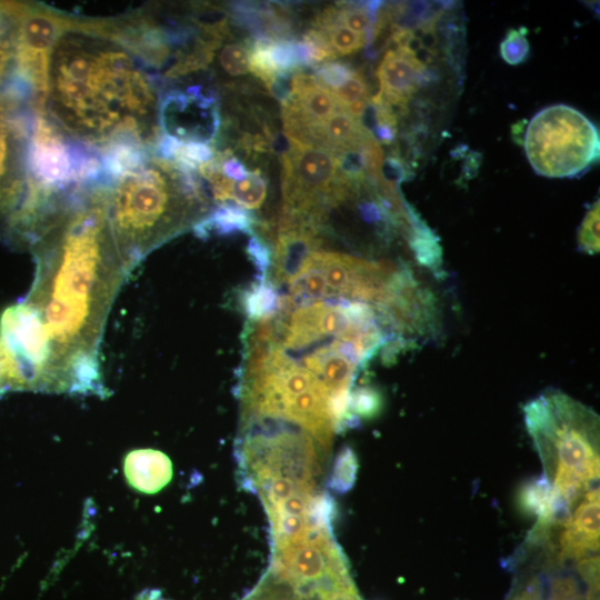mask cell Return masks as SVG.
Segmentation results:
<instances>
[{"label":"cell","mask_w":600,"mask_h":600,"mask_svg":"<svg viewBox=\"0 0 600 600\" xmlns=\"http://www.w3.org/2000/svg\"><path fill=\"white\" fill-rule=\"evenodd\" d=\"M28 250L34 278L13 309L46 360L51 393L106 397L100 343L131 270L110 227L102 177L53 191Z\"/></svg>","instance_id":"cell-1"},{"label":"cell","mask_w":600,"mask_h":600,"mask_svg":"<svg viewBox=\"0 0 600 600\" xmlns=\"http://www.w3.org/2000/svg\"><path fill=\"white\" fill-rule=\"evenodd\" d=\"M151 67L99 22L66 23L47 61L42 113L73 142L153 151L163 133L164 86Z\"/></svg>","instance_id":"cell-2"},{"label":"cell","mask_w":600,"mask_h":600,"mask_svg":"<svg viewBox=\"0 0 600 600\" xmlns=\"http://www.w3.org/2000/svg\"><path fill=\"white\" fill-rule=\"evenodd\" d=\"M102 180L110 227L131 271L152 250L210 213L196 166L181 158L139 152Z\"/></svg>","instance_id":"cell-3"},{"label":"cell","mask_w":600,"mask_h":600,"mask_svg":"<svg viewBox=\"0 0 600 600\" xmlns=\"http://www.w3.org/2000/svg\"><path fill=\"white\" fill-rule=\"evenodd\" d=\"M524 423L543 477L568 516L599 479V417L586 404L549 390L523 407Z\"/></svg>","instance_id":"cell-4"},{"label":"cell","mask_w":600,"mask_h":600,"mask_svg":"<svg viewBox=\"0 0 600 600\" xmlns=\"http://www.w3.org/2000/svg\"><path fill=\"white\" fill-rule=\"evenodd\" d=\"M30 93L14 80L0 93V240L24 250L49 189L36 179L32 148L37 120Z\"/></svg>","instance_id":"cell-5"},{"label":"cell","mask_w":600,"mask_h":600,"mask_svg":"<svg viewBox=\"0 0 600 600\" xmlns=\"http://www.w3.org/2000/svg\"><path fill=\"white\" fill-rule=\"evenodd\" d=\"M523 146L533 170L549 178H572L599 159V132L580 111L554 104L528 123Z\"/></svg>","instance_id":"cell-6"},{"label":"cell","mask_w":600,"mask_h":600,"mask_svg":"<svg viewBox=\"0 0 600 600\" xmlns=\"http://www.w3.org/2000/svg\"><path fill=\"white\" fill-rule=\"evenodd\" d=\"M159 119L162 133L181 144L209 143L220 129L217 99L212 93H202L201 86L162 93Z\"/></svg>","instance_id":"cell-7"},{"label":"cell","mask_w":600,"mask_h":600,"mask_svg":"<svg viewBox=\"0 0 600 600\" xmlns=\"http://www.w3.org/2000/svg\"><path fill=\"white\" fill-rule=\"evenodd\" d=\"M558 542L549 550L561 561H577L599 552L600 497L592 487L558 523Z\"/></svg>","instance_id":"cell-8"},{"label":"cell","mask_w":600,"mask_h":600,"mask_svg":"<svg viewBox=\"0 0 600 600\" xmlns=\"http://www.w3.org/2000/svg\"><path fill=\"white\" fill-rule=\"evenodd\" d=\"M376 74L382 100L390 107L404 110L410 97L427 81V66L406 49H390Z\"/></svg>","instance_id":"cell-9"},{"label":"cell","mask_w":600,"mask_h":600,"mask_svg":"<svg viewBox=\"0 0 600 600\" xmlns=\"http://www.w3.org/2000/svg\"><path fill=\"white\" fill-rule=\"evenodd\" d=\"M123 472L131 488L152 494L171 481L173 470L166 453L154 449H138L124 457Z\"/></svg>","instance_id":"cell-10"},{"label":"cell","mask_w":600,"mask_h":600,"mask_svg":"<svg viewBox=\"0 0 600 600\" xmlns=\"http://www.w3.org/2000/svg\"><path fill=\"white\" fill-rule=\"evenodd\" d=\"M519 504L524 512L537 517V524H552L560 520V514H566L557 492L543 476L521 488Z\"/></svg>","instance_id":"cell-11"},{"label":"cell","mask_w":600,"mask_h":600,"mask_svg":"<svg viewBox=\"0 0 600 600\" xmlns=\"http://www.w3.org/2000/svg\"><path fill=\"white\" fill-rule=\"evenodd\" d=\"M18 4L0 3V93L17 76Z\"/></svg>","instance_id":"cell-12"},{"label":"cell","mask_w":600,"mask_h":600,"mask_svg":"<svg viewBox=\"0 0 600 600\" xmlns=\"http://www.w3.org/2000/svg\"><path fill=\"white\" fill-rule=\"evenodd\" d=\"M253 223L254 217L247 209L228 202L211 211L206 219L193 228V231L199 237L209 236L211 230L222 236L234 232L250 233Z\"/></svg>","instance_id":"cell-13"},{"label":"cell","mask_w":600,"mask_h":600,"mask_svg":"<svg viewBox=\"0 0 600 600\" xmlns=\"http://www.w3.org/2000/svg\"><path fill=\"white\" fill-rule=\"evenodd\" d=\"M278 302V291L269 280L253 284L243 299L247 316L254 321L270 318L276 312Z\"/></svg>","instance_id":"cell-14"},{"label":"cell","mask_w":600,"mask_h":600,"mask_svg":"<svg viewBox=\"0 0 600 600\" xmlns=\"http://www.w3.org/2000/svg\"><path fill=\"white\" fill-rule=\"evenodd\" d=\"M9 391H31V387L20 362L0 337V393Z\"/></svg>","instance_id":"cell-15"},{"label":"cell","mask_w":600,"mask_h":600,"mask_svg":"<svg viewBox=\"0 0 600 600\" xmlns=\"http://www.w3.org/2000/svg\"><path fill=\"white\" fill-rule=\"evenodd\" d=\"M318 31L327 38L338 57L356 52L366 44L364 36L351 31L340 22Z\"/></svg>","instance_id":"cell-16"},{"label":"cell","mask_w":600,"mask_h":600,"mask_svg":"<svg viewBox=\"0 0 600 600\" xmlns=\"http://www.w3.org/2000/svg\"><path fill=\"white\" fill-rule=\"evenodd\" d=\"M357 468L358 462L354 452L348 447L344 448L337 457L329 487L341 493L348 491L354 483Z\"/></svg>","instance_id":"cell-17"},{"label":"cell","mask_w":600,"mask_h":600,"mask_svg":"<svg viewBox=\"0 0 600 600\" xmlns=\"http://www.w3.org/2000/svg\"><path fill=\"white\" fill-rule=\"evenodd\" d=\"M528 29L520 27L509 29L500 43L501 58L511 66H517L527 60L530 54V44L527 39Z\"/></svg>","instance_id":"cell-18"},{"label":"cell","mask_w":600,"mask_h":600,"mask_svg":"<svg viewBox=\"0 0 600 600\" xmlns=\"http://www.w3.org/2000/svg\"><path fill=\"white\" fill-rule=\"evenodd\" d=\"M600 208L599 201L594 202L586 213L579 231H578V246L579 248L589 253L594 254L599 252L600 248Z\"/></svg>","instance_id":"cell-19"},{"label":"cell","mask_w":600,"mask_h":600,"mask_svg":"<svg viewBox=\"0 0 600 600\" xmlns=\"http://www.w3.org/2000/svg\"><path fill=\"white\" fill-rule=\"evenodd\" d=\"M219 61L222 69L231 76L244 74L250 67V47L242 43H230L223 47Z\"/></svg>","instance_id":"cell-20"},{"label":"cell","mask_w":600,"mask_h":600,"mask_svg":"<svg viewBox=\"0 0 600 600\" xmlns=\"http://www.w3.org/2000/svg\"><path fill=\"white\" fill-rule=\"evenodd\" d=\"M356 70L341 62H327L318 66L313 70L312 77L318 86L329 91L342 86L349 80Z\"/></svg>","instance_id":"cell-21"},{"label":"cell","mask_w":600,"mask_h":600,"mask_svg":"<svg viewBox=\"0 0 600 600\" xmlns=\"http://www.w3.org/2000/svg\"><path fill=\"white\" fill-rule=\"evenodd\" d=\"M329 92L336 99L339 109L359 99L370 98L367 82L360 71H356L342 86L330 89Z\"/></svg>","instance_id":"cell-22"},{"label":"cell","mask_w":600,"mask_h":600,"mask_svg":"<svg viewBox=\"0 0 600 600\" xmlns=\"http://www.w3.org/2000/svg\"><path fill=\"white\" fill-rule=\"evenodd\" d=\"M349 406L354 417L370 418L380 410V394L371 388H360L351 392Z\"/></svg>","instance_id":"cell-23"},{"label":"cell","mask_w":600,"mask_h":600,"mask_svg":"<svg viewBox=\"0 0 600 600\" xmlns=\"http://www.w3.org/2000/svg\"><path fill=\"white\" fill-rule=\"evenodd\" d=\"M247 252L256 264L257 271L259 273L258 282L266 280V273L271 264L272 259V252L270 248L260 238L253 236L248 242Z\"/></svg>","instance_id":"cell-24"}]
</instances>
